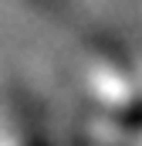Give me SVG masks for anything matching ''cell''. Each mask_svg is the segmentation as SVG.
Masks as SVG:
<instances>
[{
	"mask_svg": "<svg viewBox=\"0 0 142 146\" xmlns=\"http://www.w3.org/2000/svg\"><path fill=\"white\" fill-rule=\"evenodd\" d=\"M81 88L95 112L115 129L142 133V58L139 48L102 41L85 54Z\"/></svg>",
	"mask_w": 142,
	"mask_h": 146,
	"instance_id": "cell-1",
	"label": "cell"
},
{
	"mask_svg": "<svg viewBox=\"0 0 142 146\" xmlns=\"http://www.w3.org/2000/svg\"><path fill=\"white\" fill-rule=\"evenodd\" d=\"M0 146H51L41 122H34L27 112H7L0 119Z\"/></svg>",
	"mask_w": 142,
	"mask_h": 146,
	"instance_id": "cell-2",
	"label": "cell"
},
{
	"mask_svg": "<svg viewBox=\"0 0 142 146\" xmlns=\"http://www.w3.org/2000/svg\"><path fill=\"white\" fill-rule=\"evenodd\" d=\"M139 136H142V133H139ZM139 146H142V143H139Z\"/></svg>",
	"mask_w": 142,
	"mask_h": 146,
	"instance_id": "cell-3",
	"label": "cell"
}]
</instances>
